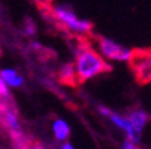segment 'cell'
I'll return each mask as SVG.
<instances>
[{"label": "cell", "mask_w": 151, "mask_h": 149, "mask_svg": "<svg viewBox=\"0 0 151 149\" xmlns=\"http://www.w3.org/2000/svg\"><path fill=\"white\" fill-rule=\"evenodd\" d=\"M73 67H75L76 82L79 83L111 70V66L106 63V58H102L99 52H96L90 45H85V43L78 46L76 61Z\"/></svg>", "instance_id": "cell-1"}, {"label": "cell", "mask_w": 151, "mask_h": 149, "mask_svg": "<svg viewBox=\"0 0 151 149\" xmlns=\"http://www.w3.org/2000/svg\"><path fill=\"white\" fill-rule=\"evenodd\" d=\"M129 61L141 82L151 81V51H132Z\"/></svg>", "instance_id": "cell-4"}, {"label": "cell", "mask_w": 151, "mask_h": 149, "mask_svg": "<svg viewBox=\"0 0 151 149\" xmlns=\"http://www.w3.org/2000/svg\"><path fill=\"white\" fill-rule=\"evenodd\" d=\"M99 112H100V115H102V116H105L106 119H109L115 127H118L120 130H123V131L126 133V137H127V140H129V142H132V143H135V145L138 146V143H139L141 137L133 131L130 122L127 121V118H126V116H121L120 113H117V112L111 111L109 108H105V106H100V108H99Z\"/></svg>", "instance_id": "cell-6"}, {"label": "cell", "mask_w": 151, "mask_h": 149, "mask_svg": "<svg viewBox=\"0 0 151 149\" xmlns=\"http://www.w3.org/2000/svg\"><path fill=\"white\" fill-rule=\"evenodd\" d=\"M51 14L55 18V21L63 26L64 29H68L69 31L73 33H81V34H87L91 31L93 24L87 19H82L79 18L69 6H64V5H55L51 8Z\"/></svg>", "instance_id": "cell-3"}, {"label": "cell", "mask_w": 151, "mask_h": 149, "mask_svg": "<svg viewBox=\"0 0 151 149\" xmlns=\"http://www.w3.org/2000/svg\"><path fill=\"white\" fill-rule=\"evenodd\" d=\"M0 76H2V79L5 81V83L8 85V87H14V88L21 87L23 82H24L23 76L14 69H3L2 72H0Z\"/></svg>", "instance_id": "cell-8"}, {"label": "cell", "mask_w": 151, "mask_h": 149, "mask_svg": "<svg viewBox=\"0 0 151 149\" xmlns=\"http://www.w3.org/2000/svg\"><path fill=\"white\" fill-rule=\"evenodd\" d=\"M26 34L27 36H33V34H36V24L33 23L32 19H29L27 23H26Z\"/></svg>", "instance_id": "cell-11"}, {"label": "cell", "mask_w": 151, "mask_h": 149, "mask_svg": "<svg viewBox=\"0 0 151 149\" xmlns=\"http://www.w3.org/2000/svg\"><path fill=\"white\" fill-rule=\"evenodd\" d=\"M126 118H127L129 122H130L133 131L141 137V134H142V131H144V128H145V125H147V122H148V119H150L148 113H145V112L141 111V109H136V111H132Z\"/></svg>", "instance_id": "cell-7"}, {"label": "cell", "mask_w": 151, "mask_h": 149, "mask_svg": "<svg viewBox=\"0 0 151 149\" xmlns=\"http://www.w3.org/2000/svg\"><path fill=\"white\" fill-rule=\"evenodd\" d=\"M60 78L63 82L66 83H70V82H76V75H75V67L73 64H66L61 72H60Z\"/></svg>", "instance_id": "cell-10"}, {"label": "cell", "mask_w": 151, "mask_h": 149, "mask_svg": "<svg viewBox=\"0 0 151 149\" xmlns=\"http://www.w3.org/2000/svg\"><path fill=\"white\" fill-rule=\"evenodd\" d=\"M97 45L99 51L106 60H112V61H129L132 51L124 48L123 45L117 43V42L106 39V37H99L97 39Z\"/></svg>", "instance_id": "cell-5"}, {"label": "cell", "mask_w": 151, "mask_h": 149, "mask_svg": "<svg viewBox=\"0 0 151 149\" xmlns=\"http://www.w3.org/2000/svg\"><path fill=\"white\" fill-rule=\"evenodd\" d=\"M123 148H127V149H135V148H136V145H135V143H132V142H129V140H126V142L123 143Z\"/></svg>", "instance_id": "cell-12"}, {"label": "cell", "mask_w": 151, "mask_h": 149, "mask_svg": "<svg viewBox=\"0 0 151 149\" xmlns=\"http://www.w3.org/2000/svg\"><path fill=\"white\" fill-rule=\"evenodd\" d=\"M61 148H63V149H72L73 146H72L70 143H63V145H61Z\"/></svg>", "instance_id": "cell-13"}, {"label": "cell", "mask_w": 151, "mask_h": 149, "mask_svg": "<svg viewBox=\"0 0 151 149\" xmlns=\"http://www.w3.org/2000/svg\"><path fill=\"white\" fill-rule=\"evenodd\" d=\"M0 124L8 130L15 146H19V148L29 146V143H26L27 139L24 136V131L21 128L19 121H18L17 109H15L14 103L9 100V97L0 100Z\"/></svg>", "instance_id": "cell-2"}, {"label": "cell", "mask_w": 151, "mask_h": 149, "mask_svg": "<svg viewBox=\"0 0 151 149\" xmlns=\"http://www.w3.org/2000/svg\"><path fill=\"white\" fill-rule=\"evenodd\" d=\"M52 131H54V136L58 142H64L68 140V137L70 136V127L66 121L63 119H55L54 124H52Z\"/></svg>", "instance_id": "cell-9"}]
</instances>
